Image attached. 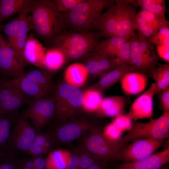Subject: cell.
I'll return each mask as SVG.
<instances>
[{
  "mask_svg": "<svg viewBox=\"0 0 169 169\" xmlns=\"http://www.w3.org/2000/svg\"><path fill=\"white\" fill-rule=\"evenodd\" d=\"M159 169H167L165 166H163Z\"/></svg>",
  "mask_w": 169,
  "mask_h": 169,
  "instance_id": "50",
  "label": "cell"
},
{
  "mask_svg": "<svg viewBox=\"0 0 169 169\" xmlns=\"http://www.w3.org/2000/svg\"><path fill=\"white\" fill-rule=\"evenodd\" d=\"M21 160L22 164L25 166L32 169L34 168L32 157L23 158Z\"/></svg>",
  "mask_w": 169,
  "mask_h": 169,
  "instance_id": "47",
  "label": "cell"
},
{
  "mask_svg": "<svg viewBox=\"0 0 169 169\" xmlns=\"http://www.w3.org/2000/svg\"><path fill=\"white\" fill-rule=\"evenodd\" d=\"M121 88L127 95L138 94L145 89L147 76L141 73L132 71L125 74L120 80Z\"/></svg>",
  "mask_w": 169,
  "mask_h": 169,
  "instance_id": "22",
  "label": "cell"
},
{
  "mask_svg": "<svg viewBox=\"0 0 169 169\" xmlns=\"http://www.w3.org/2000/svg\"><path fill=\"white\" fill-rule=\"evenodd\" d=\"M28 107L21 115L31 120L38 131L54 117L55 100L51 96L43 98H31Z\"/></svg>",
  "mask_w": 169,
  "mask_h": 169,
  "instance_id": "12",
  "label": "cell"
},
{
  "mask_svg": "<svg viewBox=\"0 0 169 169\" xmlns=\"http://www.w3.org/2000/svg\"><path fill=\"white\" fill-rule=\"evenodd\" d=\"M51 138L48 132L43 133L39 131L37 133L32 143L39 146H44V145Z\"/></svg>",
  "mask_w": 169,
  "mask_h": 169,
  "instance_id": "45",
  "label": "cell"
},
{
  "mask_svg": "<svg viewBox=\"0 0 169 169\" xmlns=\"http://www.w3.org/2000/svg\"><path fill=\"white\" fill-rule=\"evenodd\" d=\"M169 162V146L140 160L123 163L132 169H159Z\"/></svg>",
  "mask_w": 169,
  "mask_h": 169,
  "instance_id": "20",
  "label": "cell"
},
{
  "mask_svg": "<svg viewBox=\"0 0 169 169\" xmlns=\"http://www.w3.org/2000/svg\"><path fill=\"white\" fill-rule=\"evenodd\" d=\"M29 9H27L19 14L16 18L0 27L7 37L8 44L24 67L28 64L24 58L23 52L28 34L31 30L28 18Z\"/></svg>",
  "mask_w": 169,
  "mask_h": 169,
  "instance_id": "10",
  "label": "cell"
},
{
  "mask_svg": "<svg viewBox=\"0 0 169 169\" xmlns=\"http://www.w3.org/2000/svg\"><path fill=\"white\" fill-rule=\"evenodd\" d=\"M163 141L150 138L134 141L123 149L121 160L126 162L135 161L145 158L158 149L161 146Z\"/></svg>",
  "mask_w": 169,
  "mask_h": 169,
  "instance_id": "15",
  "label": "cell"
},
{
  "mask_svg": "<svg viewBox=\"0 0 169 169\" xmlns=\"http://www.w3.org/2000/svg\"><path fill=\"white\" fill-rule=\"evenodd\" d=\"M0 47V71L3 75L18 78L24 73V67L16 57L13 50L1 34Z\"/></svg>",
  "mask_w": 169,
  "mask_h": 169,
  "instance_id": "17",
  "label": "cell"
},
{
  "mask_svg": "<svg viewBox=\"0 0 169 169\" xmlns=\"http://www.w3.org/2000/svg\"><path fill=\"white\" fill-rule=\"evenodd\" d=\"M123 0H115L108 7L106 11L101 13L94 23L92 29L99 30L100 37L108 38L114 37L120 19Z\"/></svg>",
  "mask_w": 169,
  "mask_h": 169,
  "instance_id": "14",
  "label": "cell"
},
{
  "mask_svg": "<svg viewBox=\"0 0 169 169\" xmlns=\"http://www.w3.org/2000/svg\"><path fill=\"white\" fill-rule=\"evenodd\" d=\"M33 0H0V23L11 16L29 8Z\"/></svg>",
  "mask_w": 169,
  "mask_h": 169,
  "instance_id": "25",
  "label": "cell"
},
{
  "mask_svg": "<svg viewBox=\"0 0 169 169\" xmlns=\"http://www.w3.org/2000/svg\"><path fill=\"white\" fill-rule=\"evenodd\" d=\"M100 37L98 33L89 32L64 31L52 44L63 53L66 65L92 51L100 42Z\"/></svg>",
  "mask_w": 169,
  "mask_h": 169,
  "instance_id": "2",
  "label": "cell"
},
{
  "mask_svg": "<svg viewBox=\"0 0 169 169\" xmlns=\"http://www.w3.org/2000/svg\"><path fill=\"white\" fill-rule=\"evenodd\" d=\"M47 49L33 36L28 35L23 55L28 64H31L43 69V62Z\"/></svg>",
  "mask_w": 169,
  "mask_h": 169,
  "instance_id": "19",
  "label": "cell"
},
{
  "mask_svg": "<svg viewBox=\"0 0 169 169\" xmlns=\"http://www.w3.org/2000/svg\"><path fill=\"white\" fill-rule=\"evenodd\" d=\"M62 122L48 132L54 145L69 143L98 125L92 119L80 116Z\"/></svg>",
  "mask_w": 169,
  "mask_h": 169,
  "instance_id": "11",
  "label": "cell"
},
{
  "mask_svg": "<svg viewBox=\"0 0 169 169\" xmlns=\"http://www.w3.org/2000/svg\"><path fill=\"white\" fill-rule=\"evenodd\" d=\"M10 81L31 98L49 97L54 93L49 73L41 69L32 70Z\"/></svg>",
  "mask_w": 169,
  "mask_h": 169,
  "instance_id": "6",
  "label": "cell"
},
{
  "mask_svg": "<svg viewBox=\"0 0 169 169\" xmlns=\"http://www.w3.org/2000/svg\"><path fill=\"white\" fill-rule=\"evenodd\" d=\"M80 59L93 79L100 77L105 73L121 65L114 60L104 55L95 48Z\"/></svg>",
  "mask_w": 169,
  "mask_h": 169,
  "instance_id": "16",
  "label": "cell"
},
{
  "mask_svg": "<svg viewBox=\"0 0 169 169\" xmlns=\"http://www.w3.org/2000/svg\"><path fill=\"white\" fill-rule=\"evenodd\" d=\"M55 100L54 118L58 122L76 119L80 115L82 107L83 92L79 88L61 83L54 89Z\"/></svg>",
  "mask_w": 169,
  "mask_h": 169,
  "instance_id": "4",
  "label": "cell"
},
{
  "mask_svg": "<svg viewBox=\"0 0 169 169\" xmlns=\"http://www.w3.org/2000/svg\"><path fill=\"white\" fill-rule=\"evenodd\" d=\"M135 29L139 39L147 40L155 32L148 23L141 17L136 15L135 20Z\"/></svg>",
  "mask_w": 169,
  "mask_h": 169,
  "instance_id": "34",
  "label": "cell"
},
{
  "mask_svg": "<svg viewBox=\"0 0 169 169\" xmlns=\"http://www.w3.org/2000/svg\"><path fill=\"white\" fill-rule=\"evenodd\" d=\"M103 129L98 124L93 127L87 132L81 144L102 161L109 163L121 160L122 151L127 144L122 138L118 141L109 139L104 134Z\"/></svg>",
  "mask_w": 169,
  "mask_h": 169,
  "instance_id": "5",
  "label": "cell"
},
{
  "mask_svg": "<svg viewBox=\"0 0 169 169\" xmlns=\"http://www.w3.org/2000/svg\"><path fill=\"white\" fill-rule=\"evenodd\" d=\"M36 131L28 119L21 115L17 116L7 140L5 151L16 158L27 153L34 140Z\"/></svg>",
  "mask_w": 169,
  "mask_h": 169,
  "instance_id": "7",
  "label": "cell"
},
{
  "mask_svg": "<svg viewBox=\"0 0 169 169\" xmlns=\"http://www.w3.org/2000/svg\"><path fill=\"white\" fill-rule=\"evenodd\" d=\"M33 169H42L33 168Z\"/></svg>",
  "mask_w": 169,
  "mask_h": 169,
  "instance_id": "52",
  "label": "cell"
},
{
  "mask_svg": "<svg viewBox=\"0 0 169 169\" xmlns=\"http://www.w3.org/2000/svg\"><path fill=\"white\" fill-rule=\"evenodd\" d=\"M69 151L57 149L50 152L46 158V169H66L71 156Z\"/></svg>",
  "mask_w": 169,
  "mask_h": 169,
  "instance_id": "29",
  "label": "cell"
},
{
  "mask_svg": "<svg viewBox=\"0 0 169 169\" xmlns=\"http://www.w3.org/2000/svg\"><path fill=\"white\" fill-rule=\"evenodd\" d=\"M104 134L109 139L114 141L121 140L122 131L112 122L104 129Z\"/></svg>",
  "mask_w": 169,
  "mask_h": 169,
  "instance_id": "40",
  "label": "cell"
},
{
  "mask_svg": "<svg viewBox=\"0 0 169 169\" xmlns=\"http://www.w3.org/2000/svg\"><path fill=\"white\" fill-rule=\"evenodd\" d=\"M114 60L121 65H132L130 40L125 43L117 53Z\"/></svg>",
  "mask_w": 169,
  "mask_h": 169,
  "instance_id": "37",
  "label": "cell"
},
{
  "mask_svg": "<svg viewBox=\"0 0 169 169\" xmlns=\"http://www.w3.org/2000/svg\"><path fill=\"white\" fill-rule=\"evenodd\" d=\"M82 0H53L57 10L62 13L70 11Z\"/></svg>",
  "mask_w": 169,
  "mask_h": 169,
  "instance_id": "38",
  "label": "cell"
},
{
  "mask_svg": "<svg viewBox=\"0 0 169 169\" xmlns=\"http://www.w3.org/2000/svg\"><path fill=\"white\" fill-rule=\"evenodd\" d=\"M33 168L46 169V161L44 156L32 157Z\"/></svg>",
  "mask_w": 169,
  "mask_h": 169,
  "instance_id": "46",
  "label": "cell"
},
{
  "mask_svg": "<svg viewBox=\"0 0 169 169\" xmlns=\"http://www.w3.org/2000/svg\"><path fill=\"white\" fill-rule=\"evenodd\" d=\"M79 155L78 169H88L101 160L89 151L82 144L77 147Z\"/></svg>",
  "mask_w": 169,
  "mask_h": 169,
  "instance_id": "33",
  "label": "cell"
},
{
  "mask_svg": "<svg viewBox=\"0 0 169 169\" xmlns=\"http://www.w3.org/2000/svg\"><path fill=\"white\" fill-rule=\"evenodd\" d=\"M15 112L0 113V150L5 149L17 115Z\"/></svg>",
  "mask_w": 169,
  "mask_h": 169,
  "instance_id": "30",
  "label": "cell"
},
{
  "mask_svg": "<svg viewBox=\"0 0 169 169\" xmlns=\"http://www.w3.org/2000/svg\"><path fill=\"white\" fill-rule=\"evenodd\" d=\"M130 42L133 71L151 77L159 59L153 45L146 40L139 39L134 33L130 37Z\"/></svg>",
  "mask_w": 169,
  "mask_h": 169,
  "instance_id": "9",
  "label": "cell"
},
{
  "mask_svg": "<svg viewBox=\"0 0 169 169\" xmlns=\"http://www.w3.org/2000/svg\"><path fill=\"white\" fill-rule=\"evenodd\" d=\"M115 0H82L70 11L62 13L65 27L72 31L87 32L105 8Z\"/></svg>",
  "mask_w": 169,
  "mask_h": 169,
  "instance_id": "3",
  "label": "cell"
},
{
  "mask_svg": "<svg viewBox=\"0 0 169 169\" xmlns=\"http://www.w3.org/2000/svg\"><path fill=\"white\" fill-rule=\"evenodd\" d=\"M133 71L132 65H124L117 67L101 75L98 81L89 88L102 93L120 81L127 73Z\"/></svg>",
  "mask_w": 169,
  "mask_h": 169,
  "instance_id": "21",
  "label": "cell"
},
{
  "mask_svg": "<svg viewBox=\"0 0 169 169\" xmlns=\"http://www.w3.org/2000/svg\"><path fill=\"white\" fill-rule=\"evenodd\" d=\"M118 169H132L130 167H129L125 165L124 164H123L121 165L119 167Z\"/></svg>",
  "mask_w": 169,
  "mask_h": 169,
  "instance_id": "48",
  "label": "cell"
},
{
  "mask_svg": "<svg viewBox=\"0 0 169 169\" xmlns=\"http://www.w3.org/2000/svg\"><path fill=\"white\" fill-rule=\"evenodd\" d=\"M169 111H163L158 118L146 122L135 121L131 129L122 138L125 143L146 138L163 141L169 136Z\"/></svg>",
  "mask_w": 169,
  "mask_h": 169,
  "instance_id": "8",
  "label": "cell"
},
{
  "mask_svg": "<svg viewBox=\"0 0 169 169\" xmlns=\"http://www.w3.org/2000/svg\"><path fill=\"white\" fill-rule=\"evenodd\" d=\"M30 99L10 80L0 82V113L16 112Z\"/></svg>",
  "mask_w": 169,
  "mask_h": 169,
  "instance_id": "13",
  "label": "cell"
},
{
  "mask_svg": "<svg viewBox=\"0 0 169 169\" xmlns=\"http://www.w3.org/2000/svg\"><path fill=\"white\" fill-rule=\"evenodd\" d=\"M50 151L44 146H39L32 143L27 153L32 157L44 156Z\"/></svg>",
  "mask_w": 169,
  "mask_h": 169,
  "instance_id": "41",
  "label": "cell"
},
{
  "mask_svg": "<svg viewBox=\"0 0 169 169\" xmlns=\"http://www.w3.org/2000/svg\"><path fill=\"white\" fill-rule=\"evenodd\" d=\"M112 122L122 132L128 131L132 127L131 120L126 115L123 114L115 117Z\"/></svg>",
  "mask_w": 169,
  "mask_h": 169,
  "instance_id": "39",
  "label": "cell"
},
{
  "mask_svg": "<svg viewBox=\"0 0 169 169\" xmlns=\"http://www.w3.org/2000/svg\"><path fill=\"white\" fill-rule=\"evenodd\" d=\"M157 54L166 63L169 62V44L156 46Z\"/></svg>",
  "mask_w": 169,
  "mask_h": 169,
  "instance_id": "44",
  "label": "cell"
},
{
  "mask_svg": "<svg viewBox=\"0 0 169 169\" xmlns=\"http://www.w3.org/2000/svg\"><path fill=\"white\" fill-rule=\"evenodd\" d=\"M79 155L77 147L71 153L66 169H78Z\"/></svg>",
  "mask_w": 169,
  "mask_h": 169,
  "instance_id": "43",
  "label": "cell"
},
{
  "mask_svg": "<svg viewBox=\"0 0 169 169\" xmlns=\"http://www.w3.org/2000/svg\"><path fill=\"white\" fill-rule=\"evenodd\" d=\"M155 89L154 82L146 91L134 101L126 115L131 121L150 118L152 116Z\"/></svg>",
  "mask_w": 169,
  "mask_h": 169,
  "instance_id": "18",
  "label": "cell"
},
{
  "mask_svg": "<svg viewBox=\"0 0 169 169\" xmlns=\"http://www.w3.org/2000/svg\"><path fill=\"white\" fill-rule=\"evenodd\" d=\"M158 94L161 106L163 111H169V88Z\"/></svg>",
  "mask_w": 169,
  "mask_h": 169,
  "instance_id": "42",
  "label": "cell"
},
{
  "mask_svg": "<svg viewBox=\"0 0 169 169\" xmlns=\"http://www.w3.org/2000/svg\"><path fill=\"white\" fill-rule=\"evenodd\" d=\"M21 160L5 151L0 152V169H20Z\"/></svg>",
  "mask_w": 169,
  "mask_h": 169,
  "instance_id": "35",
  "label": "cell"
},
{
  "mask_svg": "<svg viewBox=\"0 0 169 169\" xmlns=\"http://www.w3.org/2000/svg\"><path fill=\"white\" fill-rule=\"evenodd\" d=\"M103 98L102 93L89 88L83 92V110L89 112H96Z\"/></svg>",
  "mask_w": 169,
  "mask_h": 169,
  "instance_id": "31",
  "label": "cell"
},
{
  "mask_svg": "<svg viewBox=\"0 0 169 169\" xmlns=\"http://www.w3.org/2000/svg\"><path fill=\"white\" fill-rule=\"evenodd\" d=\"M147 41L153 45L169 44V26L161 28L149 38Z\"/></svg>",
  "mask_w": 169,
  "mask_h": 169,
  "instance_id": "36",
  "label": "cell"
},
{
  "mask_svg": "<svg viewBox=\"0 0 169 169\" xmlns=\"http://www.w3.org/2000/svg\"><path fill=\"white\" fill-rule=\"evenodd\" d=\"M151 77L155 81V95L169 88V64H159L152 72Z\"/></svg>",
  "mask_w": 169,
  "mask_h": 169,
  "instance_id": "28",
  "label": "cell"
},
{
  "mask_svg": "<svg viewBox=\"0 0 169 169\" xmlns=\"http://www.w3.org/2000/svg\"><path fill=\"white\" fill-rule=\"evenodd\" d=\"M29 11L31 30L44 41L52 44L64 31L66 27L63 15L53 0H33Z\"/></svg>",
  "mask_w": 169,
  "mask_h": 169,
  "instance_id": "1",
  "label": "cell"
},
{
  "mask_svg": "<svg viewBox=\"0 0 169 169\" xmlns=\"http://www.w3.org/2000/svg\"><path fill=\"white\" fill-rule=\"evenodd\" d=\"M89 73L84 65L74 63L69 65L64 73L65 82L71 86L79 88L86 81Z\"/></svg>",
  "mask_w": 169,
  "mask_h": 169,
  "instance_id": "24",
  "label": "cell"
},
{
  "mask_svg": "<svg viewBox=\"0 0 169 169\" xmlns=\"http://www.w3.org/2000/svg\"><path fill=\"white\" fill-rule=\"evenodd\" d=\"M130 38V37H111L104 40L100 41L95 49L104 55L114 60L115 56L121 47Z\"/></svg>",
  "mask_w": 169,
  "mask_h": 169,
  "instance_id": "26",
  "label": "cell"
},
{
  "mask_svg": "<svg viewBox=\"0 0 169 169\" xmlns=\"http://www.w3.org/2000/svg\"><path fill=\"white\" fill-rule=\"evenodd\" d=\"M65 64L64 56L59 50L54 47L47 50L43 62V70L49 73L55 72Z\"/></svg>",
  "mask_w": 169,
  "mask_h": 169,
  "instance_id": "27",
  "label": "cell"
},
{
  "mask_svg": "<svg viewBox=\"0 0 169 169\" xmlns=\"http://www.w3.org/2000/svg\"><path fill=\"white\" fill-rule=\"evenodd\" d=\"M20 169H32L27 167L25 166L22 164V163H21V165Z\"/></svg>",
  "mask_w": 169,
  "mask_h": 169,
  "instance_id": "49",
  "label": "cell"
},
{
  "mask_svg": "<svg viewBox=\"0 0 169 169\" xmlns=\"http://www.w3.org/2000/svg\"><path fill=\"white\" fill-rule=\"evenodd\" d=\"M134 2L135 5L140 6L142 9L165 16L166 10L164 0H138Z\"/></svg>",
  "mask_w": 169,
  "mask_h": 169,
  "instance_id": "32",
  "label": "cell"
},
{
  "mask_svg": "<svg viewBox=\"0 0 169 169\" xmlns=\"http://www.w3.org/2000/svg\"><path fill=\"white\" fill-rule=\"evenodd\" d=\"M1 34L0 33V47L1 46Z\"/></svg>",
  "mask_w": 169,
  "mask_h": 169,
  "instance_id": "51",
  "label": "cell"
},
{
  "mask_svg": "<svg viewBox=\"0 0 169 169\" xmlns=\"http://www.w3.org/2000/svg\"><path fill=\"white\" fill-rule=\"evenodd\" d=\"M125 103V99L122 96L103 97L96 113L99 117H115L123 114Z\"/></svg>",
  "mask_w": 169,
  "mask_h": 169,
  "instance_id": "23",
  "label": "cell"
}]
</instances>
